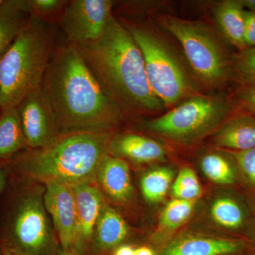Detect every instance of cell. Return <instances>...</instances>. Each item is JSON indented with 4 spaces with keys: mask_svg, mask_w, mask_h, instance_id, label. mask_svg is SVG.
Wrapping results in <instances>:
<instances>
[{
    "mask_svg": "<svg viewBox=\"0 0 255 255\" xmlns=\"http://www.w3.org/2000/svg\"><path fill=\"white\" fill-rule=\"evenodd\" d=\"M18 3L25 13L40 18L55 14L67 4L66 1L61 0H18Z\"/></svg>",
    "mask_w": 255,
    "mask_h": 255,
    "instance_id": "obj_28",
    "label": "cell"
},
{
    "mask_svg": "<svg viewBox=\"0 0 255 255\" xmlns=\"http://www.w3.org/2000/svg\"><path fill=\"white\" fill-rule=\"evenodd\" d=\"M111 137L106 132L62 134L44 148L28 150L14 158V169L36 182L70 187L97 182V170L109 153ZM17 157V156H16Z\"/></svg>",
    "mask_w": 255,
    "mask_h": 255,
    "instance_id": "obj_3",
    "label": "cell"
},
{
    "mask_svg": "<svg viewBox=\"0 0 255 255\" xmlns=\"http://www.w3.org/2000/svg\"><path fill=\"white\" fill-rule=\"evenodd\" d=\"M75 46L106 93L119 107L144 112L162 109L163 104L147 81L140 48L128 28L113 16L98 39Z\"/></svg>",
    "mask_w": 255,
    "mask_h": 255,
    "instance_id": "obj_2",
    "label": "cell"
},
{
    "mask_svg": "<svg viewBox=\"0 0 255 255\" xmlns=\"http://www.w3.org/2000/svg\"><path fill=\"white\" fill-rule=\"evenodd\" d=\"M97 183L114 202L126 204L133 194L128 164L125 159L107 154L99 164Z\"/></svg>",
    "mask_w": 255,
    "mask_h": 255,
    "instance_id": "obj_14",
    "label": "cell"
},
{
    "mask_svg": "<svg viewBox=\"0 0 255 255\" xmlns=\"http://www.w3.org/2000/svg\"><path fill=\"white\" fill-rule=\"evenodd\" d=\"M130 228L122 216L105 201L96 224L92 244L96 251L116 249L128 236Z\"/></svg>",
    "mask_w": 255,
    "mask_h": 255,
    "instance_id": "obj_17",
    "label": "cell"
},
{
    "mask_svg": "<svg viewBox=\"0 0 255 255\" xmlns=\"http://www.w3.org/2000/svg\"><path fill=\"white\" fill-rule=\"evenodd\" d=\"M29 15L20 9L18 0H6L0 7V60L27 22Z\"/></svg>",
    "mask_w": 255,
    "mask_h": 255,
    "instance_id": "obj_21",
    "label": "cell"
},
{
    "mask_svg": "<svg viewBox=\"0 0 255 255\" xmlns=\"http://www.w3.org/2000/svg\"><path fill=\"white\" fill-rule=\"evenodd\" d=\"M143 57L151 90L162 104L169 106L184 98L189 82L182 67L168 47L147 28L127 27Z\"/></svg>",
    "mask_w": 255,
    "mask_h": 255,
    "instance_id": "obj_8",
    "label": "cell"
},
{
    "mask_svg": "<svg viewBox=\"0 0 255 255\" xmlns=\"http://www.w3.org/2000/svg\"><path fill=\"white\" fill-rule=\"evenodd\" d=\"M246 187L255 199V147L243 152L229 151Z\"/></svg>",
    "mask_w": 255,
    "mask_h": 255,
    "instance_id": "obj_27",
    "label": "cell"
},
{
    "mask_svg": "<svg viewBox=\"0 0 255 255\" xmlns=\"http://www.w3.org/2000/svg\"><path fill=\"white\" fill-rule=\"evenodd\" d=\"M216 22L227 41L241 50L246 48V9L241 0H226L215 11Z\"/></svg>",
    "mask_w": 255,
    "mask_h": 255,
    "instance_id": "obj_19",
    "label": "cell"
},
{
    "mask_svg": "<svg viewBox=\"0 0 255 255\" xmlns=\"http://www.w3.org/2000/svg\"><path fill=\"white\" fill-rule=\"evenodd\" d=\"M250 235H251L252 241H253V243H254L255 246V219L254 221H253V225H252Z\"/></svg>",
    "mask_w": 255,
    "mask_h": 255,
    "instance_id": "obj_37",
    "label": "cell"
},
{
    "mask_svg": "<svg viewBox=\"0 0 255 255\" xmlns=\"http://www.w3.org/2000/svg\"><path fill=\"white\" fill-rule=\"evenodd\" d=\"M233 73L239 78L245 86L255 85V47L246 48L233 56Z\"/></svg>",
    "mask_w": 255,
    "mask_h": 255,
    "instance_id": "obj_26",
    "label": "cell"
},
{
    "mask_svg": "<svg viewBox=\"0 0 255 255\" xmlns=\"http://www.w3.org/2000/svg\"><path fill=\"white\" fill-rule=\"evenodd\" d=\"M43 198L62 250L73 249L77 211L73 187L57 183L45 184Z\"/></svg>",
    "mask_w": 255,
    "mask_h": 255,
    "instance_id": "obj_11",
    "label": "cell"
},
{
    "mask_svg": "<svg viewBox=\"0 0 255 255\" xmlns=\"http://www.w3.org/2000/svg\"><path fill=\"white\" fill-rule=\"evenodd\" d=\"M135 248L128 245H121L116 248L114 255H135Z\"/></svg>",
    "mask_w": 255,
    "mask_h": 255,
    "instance_id": "obj_31",
    "label": "cell"
},
{
    "mask_svg": "<svg viewBox=\"0 0 255 255\" xmlns=\"http://www.w3.org/2000/svg\"><path fill=\"white\" fill-rule=\"evenodd\" d=\"M76 202V236L73 249L83 255L93 238L94 231L105 196L97 182L85 183L73 187Z\"/></svg>",
    "mask_w": 255,
    "mask_h": 255,
    "instance_id": "obj_12",
    "label": "cell"
},
{
    "mask_svg": "<svg viewBox=\"0 0 255 255\" xmlns=\"http://www.w3.org/2000/svg\"><path fill=\"white\" fill-rule=\"evenodd\" d=\"M59 255H81L80 253H78L75 250L70 249V250H62L60 251Z\"/></svg>",
    "mask_w": 255,
    "mask_h": 255,
    "instance_id": "obj_36",
    "label": "cell"
},
{
    "mask_svg": "<svg viewBox=\"0 0 255 255\" xmlns=\"http://www.w3.org/2000/svg\"><path fill=\"white\" fill-rule=\"evenodd\" d=\"M1 107H0V112H1Z\"/></svg>",
    "mask_w": 255,
    "mask_h": 255,
    "instance_id": "obj_39",
    "label": "cell"
},
{
    "mask_svg": "<svg viewBox=\"0 0 255 255\" xmlns=\"http://www.w3.org/2000/svg\"><path fill=\"white\" fill-rule=\"evenodd\" d=\"M164 27L182 45L191 68L201 81L219 86L233 76L231 60L214 33L202 23L166 17Z\"/></svg>",
    "mask_w": 255,
    "mask_h": 255,
    "instance_id": "obj_7",
    "label": "cell"
},
{
    "mask_svg": "<svg viewBox=\"0 0 255 255\" xmlns=\"http://www.w3.org/2000/svg\"><path fill=\"white\" fill-rule=\"evenodd\" d=\"M29 150L16 107L0 112V163L14 159Z\"/></svg>",
    "mask_w": 255,
    "mask_h": 255,
    "instance_id": "obj_18",
    "label": "cell"
},
{
    "mask_svg": "<svg viewBox=\"0 0 255 255\" xmlns=\"http://www.w3.org/2000/svg\"><path fill=\"white\" fill-rule=\"evenodd\" d=\"M6 2V0H0V7L3 6Z\"/></svg>",
    "mask_w": 255,
    "mask_h": 255,
    "instance_id": "obj_38",
    "label": "cell"
},
{
    "mask_svg": "<svg viewBox=\"0 0 255 255\" xmlns=\"http://www.w3.org/2000/svg\"><path fill=\"white\" fill-rule=\"evenodd\" d=\"M196 201L173 199L167 203L159 217L158 224L152 236L155 243L172 239L177 230L190 219L195 209Z\"/></svg>",
    "mask_w": 255,
    "mask_h": 255,
    "instance_id": "obj_20",
    "label": "cell"
},
{
    "mask_svg": "<svg viewBox=\"0 0 255 255\" xmlns=\"http://www.w3.org/2000/svg\"><path fill=\"white\" fill-rule=\"evenodd\" d=\"M201 168L209 180L220 185H231L237 179L236 164H233L226 156L221 154L209 153L204 155L201 158Z\"/></svg>",
    "mask_w": 255,
    "mask_h": 255,
    "instance_id": "obj_24",
    "label": "cell"
},
{
    "mask_svg": "<svg viewBox=\"0 0 255 255\" xmlns=\"http://www.w3.org/2000/svg\"><path fill=\"white\" fill-rule=\"evenodd\" d=\"M111 0H74L67 4L62 16V27L72 45L98 39L112 17Z\"/></svg>",
    "mask_w": 255,
    "mask_h": 255,
    "instance_id": "obj_9",
    "label": "cell"
},
{
    "mask_svg": "<svg viewBox=\"0 0 255 255\" xmlns=\"http://www.w3.org/2000/svg\"><path fill=\"white\" fill-rule=\"evenodd\" d=\"M43 90L60 132H106L120 122L119 107L107 95L78 48L63 46L52 57Z\"/></svg>",
    "mask_w": 255,
    "mask_h": 255,
    "instance_id": "obj_1",
    "label": "cell"
},
{
    "mask_svg": "<svg viewBox=\"0 0 255 255\" xmlns=\"http://www.w3.org/2000/svg\"><path fill=\"white\" fill-rule=\"evenodd\" d=\"M53 32L43 18L27 22L0 60V107H16L43 85L51 60Z\"/></svg>",
    "mask_w": 255,
    "mask_h": 255,
    "instance_id": "obj_4",
    "label": "cell"
},
{
    "mask_svg": "<svg viewBox=\"0 0 255 255\" xmlns=\"http://www.w3.org/2000/svg\"><path fill=\"white\" fill-rule=\"evenodd\" d=\"M174 172L170 167H154L149 169L140 179V189L144 199L150 204H157L163 200L171 190Z\"/></svg>",
    "mask_w": 255,
    "mask_h": 255,
    "instance_id": "obj_22",
    "label": "cell"
},
{
    "mask_svg": "<svg viewBox=\"0 0 255 255\" xmlns=\"http://www.w3.org/2000/svg\"><path fill=\"white\" fill-rule=\"evenodd\" d=\"M135 255H155V253L148 247L143 246L135 249Z\"/></svg>",
    "mask_w": 255,
    "mask_h": 255,
    "instance_id": "obj_34",
    "label": "cell"
},
{
    "mask_svg": "<svg viewBox=\"0 0 255 255\" xmlns=\"http://www.w3.org/2000/svg\"><path fill=\"white\" fill-rule=\"evenodd\" d=\"M0 255H24L7 245L1 243L0 245Z\"/></svg>",
    "mask_w": 255,
    "mask_h": 255,
    "instance_id": "obj_33",
    "label": "cell"
},
{
    "mask_svg": "<svg viewBox=\"0 0 255 255\" xmlns=\"http://www.w3.org/2000/svg\"><path fill=\"white\" fill-rule=\"evenodd\" d=\"M245 45L246 48L255 47V11L246 10Z\"/></svg>",
    "mask_w": 255,
    "mask_h": 255,
    "instance_id": "obj_30",
    "label": "cell"
},
{
    "mask_svg": "<svg viewBox=\"0 0 255 255\" xmlns=\"http://www.w3.org/2000/svg\"><path fill=\"white\" fill-rule=\"evenodd\" d=\"M213 140L220 147L234 152L255 148V117L242 114L228 119L215 132Z\"/></svg>",
    "mask_w": 255,
    "mask_h": 255,
    "instance_id": "obj_16",
    "label": "cell"
},
{
    "mask_svg": "<svg viewBox=\"0 0 255 255\" xmlns=\"http://www.w3.org/2000/svg\"><path fill=\"white\" fill-rule=\"evenodd\" d=\"M7 183V172L4 163H0V196L2 194Z\"/></svg>",
    "mask_w": 255,
    "mask_h": 255,
    "instance_id": "obj_32",
    "label": "cell"
},
{
    "mask_svg": "<svg viewBox=\"0 0 255 255\" xmlns=\"http://www.w3.org/2000/svg\"><path fill=\"white\" fill-rule=\"evenodd\" d=\"M240 105L255 117V85H247L236 94Z\"/></svg>",
    "mask_w": 255,
    "mask_h": 255,
    "instance_id": "obj_29",
    "label": "cell"
},
{
    "mask_svg": "<svg viewBox=\"0 0 255 255\" xmlns=\"http://www.w3.org/2000/svg\"><path fill=\"white\" fill-rule=\"evenodd\" d=\"M244 8L249 9L248 11H255V0H241Z\"/></svg>",
    "mask_w": 255,
    "mask_h": 255,
    "instance_id": "obj_35",
    "label": "cell"
},
{
    "mask_svg": "<svg viewBox=\"0 0 255 255\" xmlns=\"http://www.w3.org/2000/svg\"><path fill=\"white\" fill-rule=\"evenodd\" d=\"M202 191L195 171L188 166L179 170L171 187V194L174 199L181 200L196 201Z\"/></svg>",
    "mask_w": 255,
    "mask_h": 255,
    "instance_id": "obj_25",
    "label": "cell"
},
{
    "mask_svg": "<svg viewBox=\"0 0 255 255\" xmlns=\"http://www.w3.org/2000/svg\"><path fill=\"white\" fill-rule=\"evenodd\" d=\"M211 216L216 224L228 230H238L244 226L246 214L239 201L230 196L215 199L211 206Z\"/></svg>",
    "mask_w": 255,
    "mask_h": 255,
    "instance_id": "obj_23",
    "label": "cell"
},
{
    "mask_svg": "<svg viewBox=\"0 0 255 255\" xmlns=\"http://www.w3.org/2000/svg\"><path fill=\"white\" fill-rule=\"evenodd\" d=\"M244 241L200 233H184L172 238L159 255H228L245 249Z\"/></svg>",
    "mask_w": 255,
    "mask_h": 255,
    "instance_id": "obj_13",
    "label": "cell"
},
{
    "mask_svg": "<svg viewBox=\"0 0 255 255\" xmlns=\"http://www.w3.org/2000/svg\"><path fill=\"white\" fill-rule=\"evenodd\" d=\"M28 148H44L61 135L49 97L43 87L32 92L17 107Z\"/></svg>",
    "mask_w": 255,
    "mask_h": 255,
    "instance_id": "obj_10",
    "label": "cell"
},
{
    "mask_svg": "<svg viewBox=\"0 0 255 255\" xmlns=\"http://www.w3.org/2000/svg\"><path fill=\"white\" fill-rule=\"evenodd\" d=\"M109 154L135 163L148 164L163 160L166 151L163 146L150 137L125 133L111 138Z\"/></svg>",
    "mask_w": 255,
    "mask_h": 255,
    "instance_id": "obj_15",
    "label": "cell"
},
{
    "mask_svg": "<svg viewBox=\"0 0 255 255\" xmlns=\"http://www.w3.org/2000/svg\"><path fill=\"white\" fill-rule=\"evenodd\" d=\"M232 111L233 106L227 100L196 96L158 118L147 121L143 127L172 141L191 143L219 128Z\"/></svg>",
    "mask_w": 255,
    "mask_h": 255,
    "instance_id": "obj_6",
    "label": "cell"
},
{
    "mask_svg": "<svg viewBox=\"0 0 255 255\" xmlns=\"http://www.w3.org/2000/svg\"><path fill=\"white\" fill-rule=\"evenodd\" d=\"M43 190L32 188L15 196L5 218L1 243L24 255H55L58 239L45 208Z\"/></svg>",
    "mask_w": 255,
    "mask_h": 255,
    "instance_id": "obj_5",
    "label": "cell"
}]
</instances>
